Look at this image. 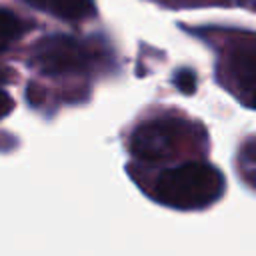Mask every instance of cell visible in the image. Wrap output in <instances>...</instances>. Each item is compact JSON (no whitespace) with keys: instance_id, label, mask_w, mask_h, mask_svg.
Segmentation results:
<instances>
[{"instance_id":"6","label":"cell","mask_w":256,"mask_h":256,"mask_svg":"<svg viewBox=\"0 0 256 256\" xmlns=\"http://www.w3.org/2000/svg\"><path fill=\"white\" fill-rule=\"evenodd\" d=\"M20 34H22L20 18L8 10H0V50L12 44Z\"/></svg>"},{"instance_id":"2","label":"cell","mask_w":256,"mask_h":256,"mask_svg":"<svg viewBox=\"0 0 256 256\" xmlns=\"http://www.w3.org/2000/svg\"><path fill=\"white\" fill-rule=\"evenodd\" d=\"M32 64L50 76L76 74L88 68L90 52L76 38L54 34V36L42 38L32 48Z\"/></svg>"},{"instance_id":"4","label":"cell","mask_w":256,"mask_h":256,"mask_svg":"<svg viewBox=\"0 0 256 256\" xmlns=\"http://www.w3.org/2000/svg\"><path fill=\"white\" fill-rule=\"evenodd\" d=\"M38 10L54 14L64 20H82L94 14L92 0H26Z\"/></svg>"},{"instance_id":"7","label":"cell","mask_w":256,"mask_h":256,"mask_svg":"<svg viewBox=\"0 0 256 256\" xmlns=\"http://www.w3.org/2000/svg\"><path fill=\"white\" fill-rule=\"evenodd\" d=\"M176 84H178V88L182 92L192 94L194 88H196V76H194V72L192 70H180L176 74Z\"/></svg>"},{"instance_id":"3","label":"cell","mask_w":256,"mask_h":256,"mask_svg":"<svg viewBox=\"0 0 256 256\" xmlns=\"http://www.w3.org/2000/svg\"><path fill=\"white\" fill-rule=\"evenodd\" d=\"M184 130L186 124L176 118H156L140 124L132 132L128 148L136 158L146 162L166 160L178 150Z\"/></svg>"},{"instance_id":"1","label":"cell","mask_w":256,"mask_h":256,"mask_svg":"<svg viewBox=\"0 0 256 256\" xmlns=\"http://www.w3.org/2000/svg\"><path fill=\"white\" fill-rule=\"evenodd\" d=\"M224 190L222 174L206 162H184L166 168L154 184V198L170 208L198 210L216 202Z\"/></svg>"},{"instance_id":"5","label":"cell","mask_w":256,"mask_h":256,"mask_svg":"<svg viewBox=\"0 0 256 256\" xmlns=\"http://www.w3.org/2000/svg\"><path fill=\"white\" fill-rule=\"evenodd\" d=\"M234 72L236 80L242 82L246 96H252L254 90V48L248 44V48L240 50L234 56Z\"/></svg>"},{"instance_id":"8","label":"cell","mask_w":256,"mask_h":256,"mask_svg":"<svg viewBox=\"0 0 256 256\" xmlns=\"http://www.w3.org/2000/svg\"><path fill=\"white\" fill-rule=\"evenodd\" d=\"M12 108H14V100L8 96V92H6V90H2V88H0V118L8 116V114L12 112Z\"/></svg>"}]
</instances>
